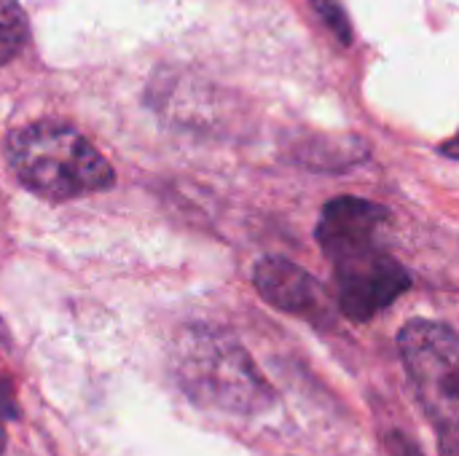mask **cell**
I'll return each mask as SVG.
<instances>
[{
    "instance_id": "2",
    "label": "cell",
    "mask_w": 459,
    "mask_h": 456,
    "mask_svg": "<svg viewBox=\"0 0 459 456\" xmlns=\"http://www.w3.org/2000/svg\"><path fill=\"white\" fill-rule=\"evenodd\" d=\"M172 371L191 403L237 417L264 414L274 406V390L247 349L226 331L188 325L172 349Z\"/></svg>"
},
{
    "instance_id": "5",
    "label": "cell",
    "mask_w": 459,
    "mask_h": 456,
    "mask_svg": "<svg viewBox=\"0 0 459 456\" xmlns=\"http://www.w3.org/2000/svg\"><path fill=\"white\" fill-rule=\"evenodd\" d=\"M253 282H255V290L280 312L301 317L317 328L333 325L328 293L309 271H304L293 261H285L277 255L258 261L253 271Z\"/></svg>"
},
{
    "instance_id": "4",
    "label": "cell",
    "mask_w": 459,
    "mask_h": 456,
    "mask_svg": "<svg viewBox=\"0 0 459 456\" xmlns=\"http://www.w3.org/2000/svg\"><path fill=\"white\" fill-rule=\"evenodd\" d=\"M398 349L414 395L438 433L444 456H459V341L444 323L411 320L398 333Z\"/></svg>"
},
{
    "instance_id": "8",
    "label": "cell",
    "mask_w": 459,
    "mask_h": 456,
    "mask_svg": "<svg viewBox=\"0 0 459 456\" xmlns=\"http://www.w3.org/2000/svg\"><path fill=\"white\" fill-rule=\"evenodd\" d=\"M385 456H422V452L401 430H393L385 438Z\"/></svg>"
},
{
    "instance_id": "7",
    "label": "cell",
    "mask_w": 459,
    "mask_h": 456,
    "mask_svg": "<svg viewBox=\"0 0 459 456\" xmlns=\"http://www.w3.org/2000/svg\"><path fill=\"white\" fill-rule=\"evenodd\" d=\"M309 3L317 11V16L323 19V24L331 30V35H336L342 46H350L352 43V27H350V19H347L342 3L339 0H309Z\"/></svg>"
},
{
    "instance_id": "9",
    "label": "cell",
    "mask_w": 459,
    "mask_h": 456,
    "mask_svg": "<svg viewBox=\"0 0 459 456\" xmlns=\"http://www.w3.org/2000/svg\"><path fill=\"white\" fill-rule=\"evenodd\" d=\"M5 452V425H3V414H0V454Z\"/></svg>"
},
{
    "instance_id": "6",
    "label": "cell",
    "mask_w": 459,
    "mask_h": 456,
    "mask_svg": "<svg viewBox=\"0 0 459 456\" xmlns=\"http://www.w3.org/2000/svg\"><path fill=\"white\" fill-rule=\"evenodd\" d=\"M30 22L19 0H0V65H8L27 43Z\"/></svg>"
},
{
    "instance_id": "1",
    "label": "cell",
    "mask_w": 459,
    "mask_h": 456,
    "mask_svg": "<svg viewBox=\"0 0 459 456\" xmlns=\"http://www.w3.org/2000/svg\"><path fill=\"white\" fill-rule=\"evenodd\" d=\"M390 218L387 207L360 196H339L323 207L317 242L333 266L339 309L355 323L374 320L411 288L409 271L385 242Z\"/></svg>"
},
{
    "instance_id": "3",
    "label": "cell",
    "mask_w": 459,
    "mask_h": 456,
    "mask_svg": "<svg viewBox=\"0 0 459 456\" xmlns=\"http://www.w3.org/2000/svg\"><path fill=\"white\" fill-rule=\"evenodd\" d=\"M5 156L24 188L48 202L81 199L113 188L108 159L73 126L38 121L11 132Z\"/></svg>"
}]
</instances>
